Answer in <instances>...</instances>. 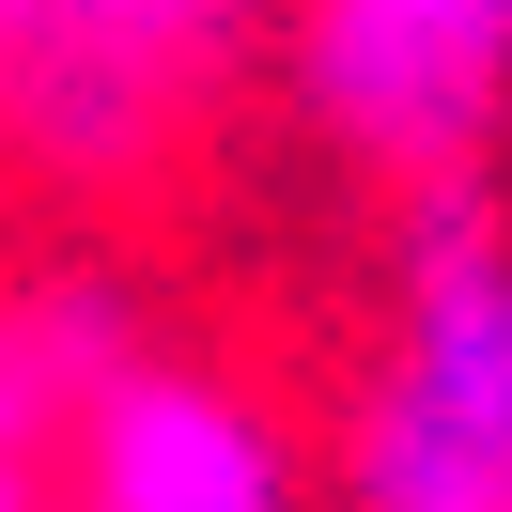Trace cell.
Masks as SVG:
<instances>
[{"instance_id":"6da1fadb","label":"cell","mask_w":512,"mask_h":512,"mask_svg":"<svg viewBox=\"0 0 512 512\" xmlns=\"http://www.w3.org/2000/svg\"><path fill=\"white\" fill-rule=\"evenodd\" d=\"M326 497L342 512H512V202H497V171L404 187Z\"/></svg>"},{"instance_id":"7a4b0ae2","label":"cell","mask_w":512,"mask_h":512,"mask_svg":"<svg viewBox=\"0 0 512 512\" xmlns=\"http://www.w3.org/2000/svg\"><path fill=\"white\" fill-rule=\"evenodd\" d=\"M280 125L357 187H466L512 156V0H280Z\"/></svg>"},{"instance_id":"3957f363","label":"cell","mask_w":512,"mask_h":512,"mask_svg":"<svg viewBox=\"0 0 512 512\" xmlns=\"http://www.w3.org/2000/svg\"><path fill=\"white\" fill-rule=\"evenodd\" d=\"M280 0H16L0 32V156L47 187H140L187 140L202 78L264 47Z\"/></svg>"},{"instance_id":"277c9868","label":"cell","mask_w":512,"mask_h":512,"mask_svg":"<svg viewBox=\"0 0 512 512\" xmlns=\"http://www.w3.org/2000/svg\"><path fill=\"white\" fill-rule=\"evenodd\" d=\"M47 512H326V450L233 357L156 326L47 419Z\"/></svg>"},{"instance_id":"5b68a950","label":"cell","mask_w":512,"mask_h":512,"mask_svg":"<svg viewBox=\"0 0 512 512\" xmlns=\"http://www.w3.org/2000/svg\"><path fill=\"white\" fill-rule=\"evenodd\" d=\"M16 295H32V357H47V404H78V388H94L109 357H140V342H156L140 280H109V264H47V280H16Z\"/></svg>"},{"instance_id":"8992f818","label":"cell","mask_w":512,"mask_h":512,"mask_svg":"<svg viewBox=\"0 0 512 512\" xmlns=\"http://www.w3.org/2000/svg\"><path fill=\"white\" fill-rule=\"evenodd\" d=\"M47 357H32V295L0 280V466H47Z\"/></svg>"},{"instance_id":"52a82bcc","label":"cell","mask_w":512,"mask_h":512,"mask_svg":"<svg viewBox=\"0 0 512 512\" xmlns=\"http://www.w3.org/2000/svg\"><path fill=\"white\" fill-rule=\"evenodd\" d=\"M0 512H47V466H0Z\"/></svg>"},{"instance_id":"ba28073f","label":"cell","mask_w":512,"mask_h":512,"mask_svg":"<svg viewBox=\"0 0 512 512\" xmlns=\"http://www.w3.org/2000/svg\"><path fill=\"white\" fill-rule=\"evenodd\" d=\"M0 32H16V0H0Z\"/></svg>"}]
</instances>
